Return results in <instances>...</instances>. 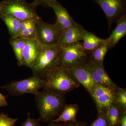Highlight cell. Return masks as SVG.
<instances>
[{"mask_svg": "<svg viewBox=\"0 0 126 126\" xmlns=\"http://www.w3.org/2000/svg\"><path fill=\"white\" fill-rule=\"evenodd\" d=\"M119 126H126V113L123 114L121 117L119 122Z\"/></svg>", "mask_w": 126, "mask_h": 126, "instance_id": "cell-30", "label": "cell"}, {"mask_svg": "<svg viewBox=\"0 0 126 126\" xmlns=\"http://www.w3.org/2000/svg\"><path fill=\"white\" fill-rule=\"evenodd\" d=\"M79 110V106L77 104H66L60 115L52 121L56 122H63L64 123L76 121Z\"/></svg>", "mask_w": 126, "mask_h": 126, "instance_id": "cell-17", "label": "cell"}, {"mask_svg": "<svg viewBox=\"0 0 126 126\" xmlns=\"http://www.w3.org/2000/svg\"><path fill=\"white\" fill-rule=\"evenodd\" d=\"M98 4L106 15L109 30L113 23L126 15V0H93Z\"/></svg>", "mask_w": 126, "mask_h": 126, "instance_id": "cell-8", "label": "cell"}, {"mask_svg": "<svg viewBox=\"0 0 126 126\" xmlns=\"http://www.w3.org/2000/svg\"><path fill=\"white\" fill-rule=\"evenodd\" d=\"M36 20H35L26 27L23 31L20 33L19 37L26 39H36Z\"/></svg>", "mask_w": 126, "mask_h": 126, "instance_id": "cell-23", "label": "cell"}, {"mask_svg": "<svg viewBox=\"0 0 126 126\" xmlns=\"http://www.w3.org/2000/svg\"><path fill=\"white\" fill-rule=\"evenodd\" d=\"M69 69L79 84L83 86L90 94L97 83L93 79L87 69L82 64L73 67Z\"/></svg>", "mask_w": 126, "mask_h": 126, "instance_id": "cell-13", "label": "cell"}, {"mask_svg": "<svg viewBox=\"0 0 126 126\" xmlns=\"http://www.w3.org/2000/svg\"><path fill=\"white\" fill-rule=\"evenodd\" d=\"M43 79L45 82L43 89L63 94H65L80 86L70 69L60 65L48 70Z\"/></svg>", "mask_w": 126, "mask_h": 126, "instance_id": "cell-2", "label": "cell"}, {"mask_svg": "<svg viewBox=\"0 0 126 126\" xmlns=\"http://www.w3.org/2000/svg\"><path fill=\"white\" fill-rule=\"evenodd\" d=\"M7 27L11 38H16L19 36L21 21L12 16L1 17Z\"/></svg>", "mask_w": 126, "mask_h": 126, "instance_id": "cell-21", "label": "cell"}, {"mask_svg": "<svg viewBox=\"0 0 126 126\" xmlns=\"http://www.w3.org/2000/svg\"><path fill=\"white\" fill-rule=\"evenodd\" d=\"M115 103L116 104L124 111H126V89L118 88L115 91Z\"/></svg>", "mask_w": 126, "mask_h": 126, "instance_id": "cell-22", "label": "cell"}, {"mask_svg": "<svg viewBox=\"0 0 126 126\" xmlns=\"http://www.w3.org/2000/svg\"><path fill=\"white\" fill-rule=\"evenodd\" d=\"M34 1L29 3L26 0H4L0 4V16H12L20 21L36 20L40 16Z\"/></svg>", "mask_w": 126, "mask_h": 126, "instance_id": "cell-3", "label": "cell"}, {"mask_svg": "<svg viewBox=\"0 0 126 126\" xmlns=\"http://www.w3.org/2000/svg\"><path fill=\"white\" fill-rule=\"evenodd\" d=\"M18 120V118L9 117L4 112L0 113V126H14Z\"/></svg>", "mask_w": 126, "mask_h": 126, "instance_id": "cell-24", "label": "cell"}, {"mask_svg": "<svg viewBox=\"0 0 126 126\" xmlns=\"http://www.w3.org/2000/svg\"><path fill=\"white\" fill-rule=\"evenodd\" d=\"M117 26L107 40L110 49L114 48L126 35V15L117 22Z\"/></svg>", "mask_w": 126, "mask_h": 126, "instance_id": "cell-15", "label": "cell"}, {"mask_svg": "<svg viewBox=\"0 0 126 126\" xmlns=\"http://www.w3.org/2000/svg\"><path fill=\"white\" fill-rule=\"evenodd\" d=\"M40 122L39 118L36 119L31 117L30 113H28L26 120L22 123L21 126H40Z\"/></svg>", "mask_w": 126, "mask_h": 126, "instance_id": "cell-26", "label": "cell"}, {"mask_svg": "<svg viewBox=\"0 0 126 126\" xmlns=\"http://www.w3.org/2000/svg\"><path fill=\"white\" fill-rule=\"evenodd\" d=\"M85 30L82 26L78 24L64 30L59 45L64 46L80 42L82 40Z\"/></svg>", "mask_w": 126, "mask_h": 126, "instance_id": "cell-14", "label": "cell"}, {"mask_svg": "<svg viewBox=\"0 0 126 126\" xmlns=\"http://www.w3.org/2000/svg\"><path fill=\"white\" fill-rule=\"evenodd\" d=\"M105 39L101 38L92 32L85 30L84 33L82 45L87 53H91L97 47L103 43Z\"/></svg>", "mask_w": 126, "mask_h": 126, "instance_id": "cell-16", "label": "cell"}, {"mask_svg": "<svg viewBox=\"0 0 126 126\" xmlns=\"http://www.w3.org/2000/svg\"><path fill=\"white\" fill-rule=\"evenodd\" d=\"M36 39L43 45L59 44L63 30L57 24L46 23L40 17L36 20Z\"/></svg>", "mask_w": 126, "mask_h": 126, "instance_id": "cell-7", "label": "cell"}, {"mask_svg": "<svg viewBox=\"0 0 126 126\" xmlns=\"http://www.w3.org/2000/svg\"><path fill=\"white\" fill-rule=\"evenodd\" d=\"M50 7L53 9L56 15L55 23L63 31L78 24L72 18L67 9L57 0L52 3Z\"/></svg>", "mask_w": 126, "mask_h": 126, "instance_id": "cell-12", "label": "cell"}, {"mask_svg": "<svg viewBox=\"0 0 126 126\" xmlns=\"http://www.w3.org/2000/svg\"><path fill=\"white\" fill-rule=\"evenodd\" d=\"M45 85L44 79L33 75L19 81H11L0 88L6 90L11 96H19L27 94L35 96L39 93L40 89L44 88Z\"/></svg>", "mask_w": 126, "mask_h": 126, "instance_id": "cell-5", "label": "cell"}, {"mask_svg": "<svg viewBox=\"0 0 126 126\" xmlns=\"http://www.w3.org/2000/svg\"><path fill=\"white\" fill-rule=\"evenodd\" d=\"M49 124L48 126H64V124H63L60 122H56L53 121L49 122Z\"/></svg>", "mask_w": 126, "mask_h": 126, "instance_id": "cell-31", "label": "cell"}, {"mask_svg": "<svg viewBox=\"0 0 126 126\" xmlns=\"http://www.w3.org/2000/svg\"><path fill=\"white\" fill-rule=\"evenodd\" d=\"M65 94L43 89L35 96L40 122H49L60 115L66 104Z\"/></svg>", "mask_w": 126, "mask_h": 126, "instance_id": "cell-1", "label": "cell"}, {"mask_svg": "<svg viewBox=\"0 0 126 126\" xmlns=\"http://www.w3.org/2000/svg\"><path fill=\"white\" fill-rule=\"evenodd\" d=\"M8 105L9 103L6 100V96L0 93V107H6Z\"/></svg>", "mask_w": 126, "mask_h": 126, "instance_id": "cell-29", "label": "cell"}, {"mask_svg": "<svg viewBox=\"0 0 126 126\" xmlns=\"http://www.w3.org/2000/svg\"><path fill=\"white\" fill-rule=\"evenodd\" d=\"M109 49L110 45L108 40L107 39H105L103 43L90 53V57L93 61L103 65L105 56Z\"/></svg>", "mask_w": 126, "mask_h": 126, "instance_id": "cell-20", "label": "cell"}, {"mask_svg": "<svg viewBox=\"0 0 126 126\" xmlns=\"http://www.w3.org/2000/svg\"><path fill=\"white\" fill-rule=\"evenodd\" d=\"M55 0H34L33 1L38 5L47 8L50 7Z\"/></svg>", "mask_w": 126, "mask_h": 126, "instance_id": "cell-27", "label": "cell"}, {"mask_svg": "<svg viewBox=\"0 0 126 126\" xmlns=\"http://www.w3.org/2000/svg\"><path fill=\"white\" fill-rule=\"evenodd\" d=\"M89 126H111L105 114L98 115L97 119Z\"/></svg>", "mask_w": 126, "mask_h": 126, "instance_id": "cell-25", "label": "cell"}, {"mask_svg": "<svg viewBox=\"0 0 126 126\" xmlns=\"http://www.w3.org/2000/svg\"><path fill=\"white\" fill-rule=\"evenodd\" d=\"M82 65L87 69L93 79L97 84L115 90L119 87L109 76L103 65L93 61L90 56H88Z\"/></svg>", "mask_w": 126, "mask_h": 126, "instance_id": "cell-10", "label": "cell"}, {"mask_svg": "<svg viewBox=\"0 0 126 126\" xmlns=\"http://www.w3.org/2000/svg\"><path fill=\"white\" fill-rule=\"evenodd\" d=\"M125 113L126 111H124L114 103L107 110L105 114L111 126H118L121 117Z\"/></svg>", "mask_w": 126, "mask_h": 126, "instance_id": "cell-18", "label": "cell"}, {"mask_svg": "<svg viewBox=\"0 0 126 126\" xmlns=\"http://www.w3.org/2000/svg\"><path fill=\"white\" fill-rule=\"evenodd\" d=\"M60 49L59 44L43 45L37 61L31 68L33 75L43 78L48 70L59 65Z\"/></svg>", "mask_w": 126, "mask_h": 126, "instance_id": "cell-4", "label": "cell"}, {"mask_svg": "<svg viewBox=\"0 0 126 126\" xmlns=\"http://www.w3.org/2000/svg\"><path fill=\"white\" fill-rule=\"evenodd\" d=\"M60 46L59 65L61 67L70 69L82 65L87 58L88 54L84 49L80 42Z\"/></svg>", "mask_w": 126, "mask_h": 126, "instance_id": "cell-6", "label": "cell"}, {"mask_svg": "<svg viewBox=\"0 0 126 126\" xmlns=\"http://www.w3.org/2000/svg\"><path fill=\"white\" fill-rule=\"evenodd\" d=\"M116 90L98 84L94 86L90 94L96 107L98 115L105 114L115 103Z\"/></svg>", "mask_w": 126, "mask_h": 126, "instance_id": "cell-9", "label": "cell"}, {"mask_svg": "<svg viewBox=\"0 0 126 126\" xmlns=\"http://www.w3.org/2000/svg\"><path fill=\"white\" fill-rule=\"evenodd\" d=\"M42 47L36 39H26L22 53L23 65L31 68L37 61Z\"/></svg>", "mask_w": 126, "mask_h": 126, "instance_id": "cell-11", "label": "cell"}, {"mask_svg": "<svg viewBox=\"0 0 126 126\" xmlns=\"http://www.w3.org/2000/svg\"><path fill=\"white\" fill-rule=\"evenodd\" d=\"M26 40V39L21 37L11 38L10 39V44L13 48L18 65L19 66L23 65L22 53Z\"/></svg>", "mask_w": 126, "mask_h": 126, "instance_id": "cell-19", "label": "cell"}, {"mask_svg": "<svg viewBox=\"0 0 126 126\" xmlns=\"http://www.w3.org/2000/svg\"><path fill=\"white\" fill-rule=\"evenodd\" d=\"M64 126H87L88 123L85 122L80 121H76L75 122H69L64 123Z\"/></svg>", "mask_w": 126, "mask_h": 126, "instance_id": "cell-28", "label": "cell"}]
</instances>
